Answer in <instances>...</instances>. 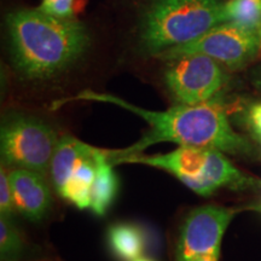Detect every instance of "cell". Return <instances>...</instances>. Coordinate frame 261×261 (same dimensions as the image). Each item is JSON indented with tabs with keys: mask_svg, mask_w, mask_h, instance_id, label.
<instances>
[{
	"mask_svg": "<svg viewBox=\"0 0 261 261\" xmlns=\"http://www.w3.org/2000/svg\"><path fill=\"white\" fill-rule=\"evenodd\" d=\"M69 100L112 103L137 114L148 122L149 130L135 144L122 150H108L110 162L138 155L149 146L163 142L175 143L179 146L213 148L233 155L250 152L249 143L231 127L224 108L211 100L196 106L179 104L163 112H154L142 109L112 94L83 91L74 98L61 100L58 104Z\"/></svg>",
	"mask_w": 261,
	"mask_h": 261,
	"instance_id": "obj_1",
	"label": "cell"
},
{
	"mask_svg": "<svg viewBox=\"0 0 261 261\" xmlns=\"http://www.w3.org/2000/svg\"><path fill=\"white\" fill-rule=\"evenodd\" d=\"M14 64L31 80H47L73 65L90 45L87 29L77 19L23 9L6 17Z\"/></svg>",
	"mask_w": 261,
	"mask_h": 261,
	"instance_id": "obj_2",
	"label": "cell"
},
{
	"mask_svg": "<svg viewBox=\"0 0 261 261\" xmlns=\"http://www.w3.org/2000/svg\"><path fill=\"white\" fill-rule=\"evenodd\" d=\"M138 163L169 173L197 195H213L220 189L234 191L259 190L261 180L250 177L234 167L223 151L213 148L179 146L167 154L133 155L110 162Z\"/></svg>",
	"mask_w": 261,
	"mask_h": 261,
	"instance_id": "obj_3",
	"label": "cell"
},
{
	"mask_svg": "<svg viewBox=\"0 0 261 261\" xmlns=\"http://www.w3.org/2000/svg\"><path fill=\"white\" fill-rule=\"evenodd\" d=\"M225 21L223 0H154L143 16L140 42L159 56L197 40Z\"/></svg>",
	"mask_w": 261,
	"mask_h": 261,
	"instance_id": "obj_4",
	"label": "cell"
},
{
	"mask_svg": "<svg viewBox=\"0 0 261 261\" xmlns=\"http://www.w3.org/2000/svg\"><path fill=\"white\" fill-rule=\"evenodd\" d=\"M54 127L34 115L12 113L4 117L0 128L2 165L46 175L60 142Z\"/></svg>",
	"mask_w": 261,
	"mask_h": 261,
	"instance_id": "obj_5",
	"label": "cell"
},
{
	"mask_svg": "<svg viewBox=\"0 0 261 261\" xmlns=\"http://www.w3.org/2000/svg\"><path fill=\"white\" fill-rule=\"evenodd\" d=\"M240 211L215 204L191 211L181 224L175 261H219L225 231Z\"/></svg>",
	"mask_w": 261,
	"mask_h": 261,
	"instance_id": "obj_6",
	"label": "cell"
},
{
	"mask_svg": "<svg viewBox=\"0 0 261 261\" xmlns=\"http://www.w3.org/2000/svg\"><path fill=\"white\" fill-rule=\"evenodd\" d=\"M260 48L259 35L243 31L236 25L223 23L197 40L173 47L160 54L158 57L172 61L190 55H204L230 69H238L253 60Z\"/></svg>",
	"mask_w": 261,
	"mask_h": 261,
	"instance_id": "obj_7",
	"label": "cell"
},
{
	"mask_svg": "<svg viewBox=\"0 0 261 261\" xmlns=\"http://www.w3.org/2000/svg\"><path fill=\"white\" fill-rule=\"evenodd\" d=\"M168 90L179 104L210 102L226 83L219 62L204 55H190L171 61L165 74Z\"/></svg>",
	"mask_w": 261,
	"mask_h": 261,
	"instance_id": "obj_8",
	"label": "cell"
},
{
	"mask_svg": "<svg viewBox=\"0 0 261 261\" xmlns=\"http://www.w3.org/2000/svg\"><path fill=\"white\" fill-rule=\"evenodd\" d=\"M15 211L31 221H40L52 205V195L44 175L22 168L9 169Z\"/></svg>",
	"mask_w": 261,
	"mask_h": 261,
	"instance_id": "obj_9",
	"label": "cell"
},
{
	"mask_svg": "<svg viewBox=\"0 0 261 261\" xmlns=\"http://www.w3.org/2000/svg\"><path fill=\"white\" fill-rule=\"evenodd\" d=\"M98 148L91 146L70 136L61 137L50 165V177L56 192L65 184L83 160L97 152Z\"/></svg>",
	"mask_w": 261,
	"mask_h": 261,
	"instance_id": "obj_10",
	"label": "cell"
},
{
	"mask_svg": "<svg viewBox=\"0 0 261 261\" xmlns=\"http://www.w3.org/2000/svg\"><path fill=\"white\" fill-rule=\"evenodd\" d=\"M104 154H106V150L98 149L96 154L83 160L74 168L69 179L57 191V194L63 200L76 205L80 210L90 208L91 189L96 178L98 165Z\"/></svg>",
	"mask_w": 261,
	"mask_h": 261,
	"instance_id": "obj_11",
	"label": "cell"
},
{
	"mask_svg": "<svg viewBox=\"0 0 261 261\" xmlns=\"http://www.w3.org/2000/svg\"><path fill=\"white\" fill-rule=\"evenodd\" d=\"M110 249L122 261H136L143 257L145 238L142 230L135 224H114L108 230Z\"/></svg>",
	"mask_w": 261,
	"mask_h": 261,
	"instance_id": "obj_12",
	"label": "cell"
},
{
	"mask_svg": "<svg viewBox=\"0 0 261 261\" xmlns=\"http://www.w3.org/2000/svg\"><path fill=\"white\" fill-rule=\"evenodd\" d=\"M119 190V179L114 172L113 165L108 159V150L100 159L96 178L91 189L90 210L97 215H104L115 200Z\"/></svg>",
	"mask_w": 261,
	"mask_h": 261,
	"instance_id": "obj_13",
	"label": "cell"
},
{
	"mask_svg": "<svg viewBox=\"0 0 261 261\" xmlns=\"http://www.w3.org/2000/svg\"><path fill=\"white\" fill-rule=\"evenodd\" d=\"M225 23L259 35L261 31V0H227Z\"/></svg>",
	"mask_w": 261,
	"mask_h": 261,
	"instance_id": "obj_14",
	"label": "cell"
},
{
	"mask_svg": "<svg viewBox=\"0 0 261 261\" xmlns=\"http://www.w3.org/2000/svg\"><path fill=\"white\" fill-rule=\"evenodd\" d=\"M24 250V241L12 218L0 215V257L2 261H18Z\"/></svg>",
	"mask_w": 261,
	"mask_h": 261,
	"instance_id": "obj_15",
	"label": "cell"
},
{
	"mask_svg": "<svg viewBox=\"0 0 261 261\" xmlns=\"http://www.w3.org/2000/svg\"><path fill=\"white\" fill-rule=\"evenodd\" d=\"M15 212L11 187L9 181V171L5 166L2 165V169H0V213L2 214L0 215L12 218Z\"/></svg>",
	"mask_w": 261,
	"mask_h": 261,
	"instance_id": "obj_16",
	"label": "cell"
},
{
	"mask_svg": "<svg viewBox=\"0 0 261 261\" xmlns=\"http://www.w3.org/2000/svg\"><path fill=\"white\" fill-rule=\"evenodd\" d=\"M41 11L61 18H71L74 15V0H42Z\"/></svg>",
	"mask_w": 261,
	"mask_h": 261,
	"instance_id": "obj_17",
	"label": "cell"
},
{
	"mask_svg": "<svg viewBox=\"0 0 261 261\" xmlns=\"http://www.w3.org/2000/svg\"><path fill=\"white\" fill-rule=\"evenodd\" d=\"M250 210H255V211L260 212V213H261V202H260V203H257L256 205H254V207H250Z\"/></svg>",
	"mask_w": 261,
	"mask_h": 261,
	"instance_id": "obj_18",
	"label": "cell"
},
{
	"mask_svg": "<svg viewBox=\"0 0 261 261\" xmlns=\"http://www.w3.org/2000/svg\"><path fill=\"white\" fill-rule=\"evenodd\" d=\"M136 261H152V260H150V259H145V257H140V259L136 260Z\"/></svg>",
	"mask_w": 261,
	"mask_h": 261,
	"instance_id": "obj_19",
	"label": "cell"
},
{
	"mask_svg": "<svg viewBox=\"0 0 261 261\" xmlns=\"http://www.w3.org/2000/svg\"><path fill=\"white\" fill-rule=\"evenodd\" d=\"M259 38H260V46H261V31H260V34H259Z\"/></svg>",
	"mask_w": 261,
	"mask_h": 261,
	"instance_id": "obj_20",
	"label": "cell"
},
{
	"mask_svg": "<svg viewBox=\"0 0 261 261\" xmlns=\"http://www.w3.org/2000/svg\"><path fill=\"white\" fill-rule=\"evenodd\" d=\"M259 87H260V89H261V80L259 81Z\"/></svg>",
	"mask_w": 261,
	"mask_h": 261,
	"instance_id": "obj_21",
	"label": "cell"
}]
</instances>
